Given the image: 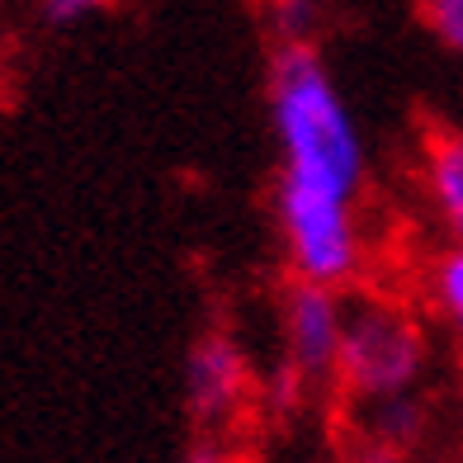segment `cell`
Listing matches in <instances>:
<instances>
[{"label":"cell","mask_w":463,"mask_h":463,"mask_svg":"<svg viewBox=\"0 0 463 463\" xmlns=\"http://www.w3.org/2000/svg\"><path fill=\"white\" fill-rule=\"evenodd\" d=\"M269 118L284 156L275 213L298 284L341 288L364 256L360 203L364 137L317 48H279L269 61Z\"/></svg>","instance_id":"obj_1"},{"label":"cell","mask_w":463,"mask_h":463,"mask_svg":"<svg viewBox=\"0 0 463 463\" xmlns=\"http://www.w3.org/2000/svg\"><path fill=\"white\" fill-rule=\"evenodd\" d=\"M420 373H426V335L407 307L383 298L345 307V341L335 378L354 402H383V397L416 392Z\"/></svg>","instance_id":"obj_2"},{"label":"cell","mask_w":463,"mask_h":463,"mask_svg":"<svg viewBox=\"0 0 463 463\" xmlns=\"http://www.w3.org/2000/svg\"><path fill=\"white\" fill-rule=\"evenodd\" d=\"M345 303L335 288L293 284L284 298V364L298 378H326L341 364Z\"/></svg>","instance_id":"obj_3"},{"label":"cell","mask_w":463,"mask_h":463,"mask_svg":"<svg viewBox=\"0 0 463 463\" xmlns=\"http://www.w3.org/2000/svg\"><path fill=\"white\" fill-rule=\"evenodd\" d=\"M246 392H250V364H246L241 345L222 331L199 335V345L189 350V364H184L189 411L203 426H222V420H232L241 411Z\"/></svg>","instance_id":"obj_4"},{"label":"cell","mask_w":463,"mask_h":463,"mask_svg":"<svg viewBox=\"0 0 463 463\" xmlns=\"http://www.w3.org/2000/svg\"><path fill=\"white\" fill-rule=\"evenodd\" d=\"M426 194L449 241L463 246V133L439 128L426 142Z\"/></svg>","instance_id":"obj_5"},{"label":"cell","mask_w":463,"mask_h":463,"mask_svg":"<svg viewBox=\"0 0 463 463\" xmlns=\"http://www.w3.org/2000/svg\"><path fill=\"white\" fill-rule=\"evenodd\" d=\"M354 420H360V439L369 445H383V449H397L407 454L420 435H426V402L416 392H402V397H383V402H354Z\"/></svg>","instance_id":"obj_6"},{"label":"cell","mask_w":463,"mask_h":463,"mask_svg":"<svg viewBox=\"0 0 463 463\" xmlns=\"http://www.w3.org/2000/svg\"><path fill=\"white\" fill-rule=\"evenodd\" d=\"M430 303L454 331H463V246H445L430 260Z\"/></svg>","instance_id":"obj_7"},{"label":"cell","mask_w":463,"mask_h":463,"mask_svg":"<svg viewBox=\"0 0 463 463\" xmlns=\"http://www.w3.org/2000/svg\"><path fill=\"white\" fill-rule=\"evenodd\" d=\"M269 24L284 48H307L312 24H317V0H269Z\"/></svg>","instance_id":"obj_8"},{"label":"cell","mask_w":463,"mask_h":463,"mask_svg":"<svg viewBox=\"0 0 463 463\" xmlns=\"http://www.w3.org/2000/svg\"><path fill=\"white\" fill-rule=\"evenodd\" d=\"M426 24L445 48L463 52V0H426Z\"/></svg>","instance_id":"obj_9"},{"label":"cell","mask_w":463,"mask_h":463,"mask_svg":"<svg viewBox=\"0 0 463 463\" xmlns=\"http://www.w3.org/2000/svg\"><path fill=\"white\" fill-rule=\"evenodd\" d=\"M104 5H109V0H43V14L52 24H71V19H86Z\"/></svg>","instance_id":"obj_10"},{"label":"cell","mask_w":463,"mask_h":463,"mask_svg":"<svg viewBox=\"0 0 463 463\" xmlns=\"http://www.w3.org/2000/svg\"><path fill=\"white\" fill-rule=\"evenodd\" d=\"M345 463H407V454L383 449V445H369V439H354V449L345 454Z\"/></svg>","instance_id":"obj_11"},{"label":"cell","mask_w":463,"mask_h":463,"mask_svg":"<svg viewBox=\"0 0 463 463\" xmlns=\"http://www.w3.org/2000/svg\"><path fill=\"white\" fill-rule=\"evenodd\" d=\"M184 463H241V458L227 454V449H199V454H189Z\"/></svg>","instance_id":"obj_12"}]
</instances>
